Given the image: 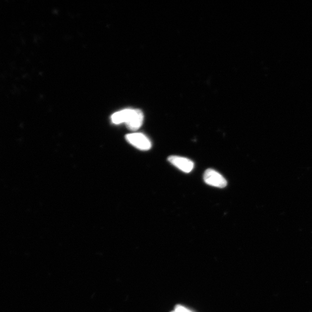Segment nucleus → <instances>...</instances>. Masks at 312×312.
I'll list each match as a JSON object with an SVG mask.
<instances>
[{
  "instance_id": "1",
  "label": "nucleus",
  "mask_w": 312,
  "mask_h": 312,
  "mask_svg": "<svg viewBox=\"0 0 312 312\" xmlns=\"http://www.w3.org/2000/svg\"><path fill=\"white\" fill-rule=\"evenodd\" d=\"M111 121L115 125L125 124L131 130H136L141 127L143 122L142 112L134 109H125L112 115Z\"/></svg>"
},
{
  "instance_id": "2",
  "label": "nucleus",
  "mask_w": 312,
  "mask_h": 312,
  "mask_svg": "<svg viewBox=\"0 0 312 312\" xmlns=\"http://www.w3.org/2000/svg\"><path fill=\"white\" fill-rule=\"evenodd\" d=\"M126 139L132 146L139 150H148L152 147V143L146 135L142 133H132L126 135Z\"/></svg>"
},
{
  "instance_id": "3",
  "label": "nucleus",
  "mask_w": 312,
  "mask_h": 312,
  "mask_svg": "<svg viewBox=\"0 0 312 312\" xmlns=\"http://www.w3.org/2000/svg\"><path fill=\"white\" fill-rule=\"evenodd\" d=\"M204 180L206 184L217 188H224L226 187L227 182L222 175L215 170H206L204 174Z\"/></svg>"
},
{
  "instance_id": "4",
  "label": "nucleus",
  "mask_w": 312,
  "mask_h": 312,
  "mask_svg": "<svg viewBox=\"0 0 312 312\" xmlns=\"http://www.w3.org/2000/svg\"><path fill=\"white\" fill-rule=\"evenodd\" d=\"M168 160L182 171L185 173H190L193 170L194 164L190 159L187 158L178 156H171L168 157Z\"/></svg>"
},
{
  "instance_id": "5",
  "label": "nucleus",
  "mask_w": 312,
  "mask_h": 312,
  "mask_svg": "<svg viewBox=\"0 0 312 312\" xmlns=\"http://www.w3.org/2000/svg\"><path fill=\"white\" fill-rule=\"evenodd\" d=\"M172 312H192L190 310L187 309L184 307H182L181 306H178L176 308H175V310L174 311Z\"/></svg>"
}]
</instances>
